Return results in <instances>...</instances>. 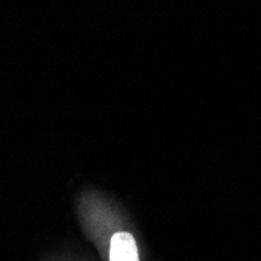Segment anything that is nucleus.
I'll return each mask as SVG.
<instances>
[{
  "instance_id": "f257e3e1",
  "label": "nucleus",
  "mask_w": 261,
  "mask_h": 261,
  "mask_svg": "<svg viewBox=\"0 0 261 261\" xmlns=\"http://www.w3.org/2000/svg\"><path fill=\"white\" fill-rule=\"evenodd\" d=\"M110 261H139L138 247L130 233H116L110 243Z\"/></svg>"
}]
</instances>
